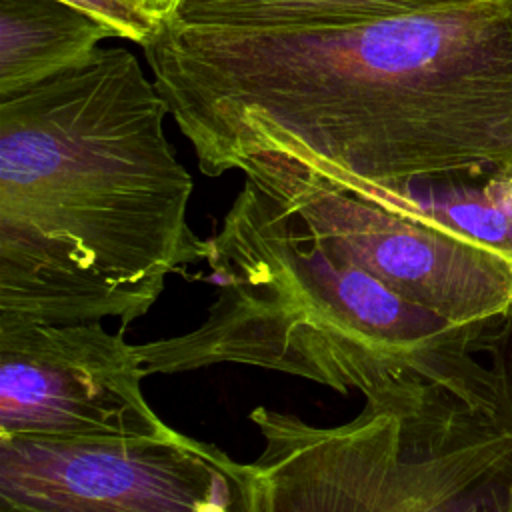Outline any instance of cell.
<instances>
[{"instance_id":"1","label":"cell","mask_w":512,"mask_h":512,"mask_svg":"<svg viewBox=\"0 0 512 512\" xmlns=\"http://www.w3.org/2000/svg\"><path fill=\"white\" fill-rule=\"evenodd\" d=\"M142 48L206 176L260 152L378 186L512 172V0L298 32L162 22Z\"/></svg>"},{"instance_id":"2","label":"cell","mask_w":512,"mask_h":512,"mask_svg":"<svg viewBox=\"0 0 512 512\" xmlns=\"http://www.w3.org/2000/svg\"><path fill=\"white\" fill-rule=\"evenodd\" d=\"M168 114L126 48L0 96V318L124 330L208 260Z\"/></svg>"},{"instance_id":"3","label":"cell","mask_w":512,"mask_h":512,"mask_svg":"<svg viewBox=\"0 0 512 512\" xmlns=\"http://www.w3.org/2000/svg\"><path fill=\"white\" fill-rule=\"evenodd\" d=\"M206 262L216 300L190 332L136 344L146 376L242 364L364 400L434 384L494 414L488 368L472 358L484 326H456L394 294L254 182L210 238Z\"/></svg>"},{"instance_id":"4","label":"cell","mask_w":512,"mask_h":512,"mask_svg":"<svg viewBox=\"0 0 512 512\" xmlns=\"http://www.w3.org/2000/svg\"><path fill=\"white\" fill-rule=\"evenodd\" d=\"M236 170L328 250L456 326L482 328L512 306L510 254L362 198L280 152L248 156Z\"/></svg>"},{"instance_id":"5","label":"cell","mask_w":512,"mask_h":512,"mask_svg":"<svg viewBox=\"0 0 512 512\" xmlns=\"http://www.w3.org/2000/svg\"><path fill=\"white\" fill-rule=\"evenodd\" d=\"M0 512H256L252 464L176 428L154 438H0Z\"/></svg>"},{"instance_id":"6","label":"cell","mask_w":512,"mask_h":512,"mask_svg":"<svg viewBox=\"0 0 512 512\" xmlns=\"http://www.w3.org/2000/svg\"><path fill=\"white\" fill-rule=\"evenodd\" d=\"M102 322L0 318V438H154L136 344Z\"/></svg>"},{"instance_id":"7","label":"cell","mask_w":512,"mask_h":512,"mask_svg":"<svg viewBox=\"0 0 512 512\" xmlns=\"http://www.w3.org/2000/svg\"><path fill=\"white\" fill-rule=\"evenodd\" d=\"M432 388L412 384L364 400L358 416L336 426L256 406L250 420L264 440L250 462L256 512H402Z\"/></svg>"},{"instance_id":"8","label":"cell","mask_w":512,"mask_h":512,"mask_svg":"<svg viewBox=\"0 0 512 512\" xmlns=\"http://www.w3.org/2000/svg\"><path fill=\"white\" fill-rule=\"evenodd\" d=\"M512 428L460 424L420 434L402 512H500Z\"/></svg>"},{"instance_id":"9","label":"cell","mask_w":512,"mask_h":512,"mask_svg":"<svg viewBox=\"0 0 512 512\" xmlns=\"http://www.w3.org/2000/svg\"><path fill=\"white\" fill-rule=\"evenodd\" d=\"M118 32L58 0H0V96L90 56Z\"/></svg>"},{"instance_id":"10","label":"cell","mask_w":512,"mask_h":512,"mask_svg":"<svg viewBox=\"0 0 512 512\" xmlns=\"http://www.w3.org/2000/svg\"><path fill=\"white\" fill-rule=\"evenodd\" d=\"M332 184L512 256V198L506 174L490 178H428L392 186L364 182Z\"/></svg>"},{"instance_id":"11","label":"cell","mask_w":512,"mask_h":512,"mask_svg":"<svg viewBox=\"0 0 512 512\" xmlns=\"http://www.w3.org/2000/svg\"><path fill=\"white\" fill-rule=\"evenodd\" d=\"M476 0H174L162 22L228 32L340 28Z\"/></svg>"},{"instance_id":"12","label":"cell","mask_w":512,"mask_h":512,"mask_svg":"<svg viewBox=\"0 0 512 512\" xmlns=\"http://www.w3.org/2000/svg\"><path fill=\"white\" fill-rule=\"evenodd\" d=\"M472 348L488 356L496 424L512 428V306L490 320L474 338Z\"/></svg>"},{"instance_id":"13","label":"cell","mask_w":512,"mask_h":512,"mask_svg":"<svg viewBox=\"0 0 512 512\" xmlns=\"http://www.w3.org/2000/svg\"><path fill=\"white\" fill-rule=\"evenodd\" d=\"M64 2L108 26H112L118 32V38L132 40L140 46L148 44L162 20L154 14H150L146 8L132 0H58Z\"/></svg>"},{"instance_id":"14","label":"cell","mask_w":512,"mask_h":512,"mask_svg":"<svg viewBox=\"0 0 512 512\" xmlns=\"http://www.w3.org/2000/svg\"><path fill=\"white\" fill-rule=\"evenodd\" d=\"M132 2H136V4H140L142 8H146L150 14H154V16H158L160 20L170 12V8H172V2L174 0H132Z\"/></svg>"},{"instance_id":"15","label":"cell","mask_w":512,"mask_h":512,"mask_svg":"<svg viewBox=\"0 0 512 512\" xmlns=\"http://www.w3.org/2000/svg\"><path fill=\"white\" fill-rule=\"evenodd\" d=\"M500 512H512V480H508V484H506V492H504Z\"/></svg>"},{"instance_id":"16","label":"cell","mask_w":512,"mask_h":512,"mask_svg":"<svg viewBox=\"0 0 512 512\" xmlns=\"http://www.w3.org/2000/svg\"><path fill=\"white\" fill-rule=\"evenodd\" d=\"M506 186H508V192H510V198H512V172L506 174Z\"/></svg>"}]
</instances>
